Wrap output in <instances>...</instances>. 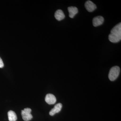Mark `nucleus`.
<instances>
[{
  "instance_id": "9",
  "label": "nucleus",
  "mask_w": 121,
  "mask_h": 121,
  "mask_svg": "<svg viewBox=\"0 0 121 121\" xmlns=\"http://www.w3.org/2000/svg\"><path fill=\"white\" fill-rule=\"evenodd\" d=\"M69 13V17L70 18H73L78 13V9L75 7H70L68 8Z\"/></svg>"
},
{
  "instance_id": "2",
  "label": "nucleus",
  "mask_w": 121,
  "mask_h": 121,
  "mask_svg": "<svg viewBox=\"0 0 121 121\" xmlns=\"http://www.w3.org/2000/svg\"><path fill=\"white\" fill-rule=\"evenodd\" d=\"M120 73V68L118 66H115L111 68L109 72L108 78L111 81L116 80L119 76Z\"/></svg>"
},
{
  "instance_id": "3",
  "label": "nucleus",
  "mask_w": 121,
  "mask_h": 121,
  "mask_svg": "<svg viewBox=\"0 0 121 121\" xmlns=\"http://www.w3.org/2000/svg\"><path fill=\"white\" fill-rule=\"evenodd\" d=\"M31 109L29 108H26L21 111L22 118L24 121H28L32 119L33 117L31 114Z\"/></svg>"
},
{
  "instance_id": "1",
  "label": "nucleus",
  "mask_w": 121,
  "mask_h": 121,
  "mask_svg": "<svg viewBox=\"0 0 121 121\" xmlns=\"http://www.w3.org/2000/svg\"><path fill=\"white\" fill-rule=\"evenodd\" d=\"M109 39L112 43H116L120 41L121 39V23L117 25L111 30L109 35Z\"/></svg>"
},
{
  "instance_id": "10",
  "label": "nucleus",
  "mask_w": 121,
  "mask_h": 121,
  "mask_svg": "<svg viewBox=\"0 0 121 121\" xmlns=\"http://www.w3.org/2000/svg\"><path fill=\"white\" fill-rule=\"evenodd\" d=\"M8 116L9 121H16L17 118L16 114L15 112L10 110L8 112Z\"/></svg>"
},
{
  "instance_id": "11",
  "label": "nucleus",
  "mask_w": 121,
  "mask_h": 121,
  "mask_svg": "<svg viewBox=\"0 0 121 121\" xmlns=\"http://www.w3.org/2000/svg\"><path fill=\"white\" fill-rule=\"evenodd\" d=\"M4 63H3L2 60L1 59V58L0 57V68H2L4 67Z\"/></svg>"
},
{
  "instance_id": "4",
  "label": "nucleus",
  "mask_w": 121,
  "mask_h": 121,
  "mask_svg": "<svg viewBox=\"0 0 121 121\" xmlns=\"http://www.w3.org/2000/svg\"><path fill=\"white\" fill-rule=\"evenodd\" d=\"M85 7L86 10L90 12H93L97 8L96 5L90 0L87 1L85 4Z\"/></svg>"
},
{
  "instance_id": "7",
  "label": "nucleus",
  "mask_w": 121,
  "mask_h": 121,
  "mask_svg": "<svg viewBox=\"0 0 121 121\" xmlns=\"http://www.w3.org/2000/svg\"><path fill=\"white\" fill-rule=\"evenodd\" d=\"M62 107V105L61 103H59L56 104L53 109L50 111L49 114L51 116H53L56 113H59L61 110Z\"/></svg>"
},
{
  "instance_id": "6",
  "label": "nucleus",
  "mask_w": 121,
  "mask_h": 121,
  "mask_svg": "<svg viewBox=\"0 0 121 121\" xmlns=\"http://www.w3.org/2000/svg\"><path fill=\"white\" fill-rule=\"evenodd\" d=\"M45 101L48 104H54L56 102V98L52 94H48L45 97Z\"/></svg>"
},
{
  "instance_id": "5",
  "label": "nucleus",
  "mask_w": 121,
  "mask_h": 121,
  "mask_svg": "<svg viewBox=\"0 0 121 121\" xmlns=\"http://www.w3.org/2000/svg\"><path fill=\"white\" fill-rule=\"evenodd\" d=\"M104 22V18L101 16H98L94 17L93 20V24L94 27H97L101 25Z\"/></svg>"
},
{
  "instance_id": "8",
  "label": "nucleus",
  "mask_w": 121,
  "mask_h": 121,
  "mask_svg": "<svg viewBox=\"0 0 121 121\" xmlns=\"http://www.w3.org/2000/svg\"><path fill=\"white\" fill-rule=\"evenodd\" d=\"M55 17L59 21L62 20L65 17V15L61 9H58L55 13Z\"/></svg>"
}]
</instances>
